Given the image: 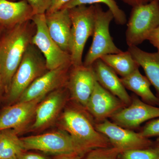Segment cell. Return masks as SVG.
<instances>
[{"label": "cell", "mask_w": 159, "mask_h": 159, "mask_svg": "<svg viewBox=\"0 0 159 159\" xmlns=\"http://www.w3.org/2000/svg\"><path fill=\"white\" fill-rule=\"evenodd\" d=\"M72 102L61 113L60 126L75 140L83 155L96 148L112 147L108 139L97 130L95 121L88 112Z\"/></svg>", "instance_id": "cell-1"}, {"label": "cell", "mask_w": 159, "mask_h": 159, "mask_svg": "<svg viewBox=\"0 0 159 159\" xmlns=\"http://www.w3.org/2000/svg\"><path fill=\"white\" fill-rule=\"evenodd\" d=\"M36 29L33 21L29 20L6 29L0 37V67L7 94Z\"/></svg>", "instance_id": "cell-2"}, {"label": "cell", "mask_w": 159, "mask_h": 159, "mask_svg": "<svg viewBox=\"0 0 159 159\" xmlns=\"http://www.w3.org/2000/svg\"><path fill=\"white\" fill-rule=\"evenodd\" d=\"M48 70L43 55L36 46L30 44L11 80L7 93L9 102H17L29 86Z\"/></svg>", "instance_id": "cell-3"}, {"label": "cell", "mask_w": 159, "mask_h": 159, "mask_svg": "<svg viewBox=\"0 0 159 159\" xmlns=\"http://www.w3.org/2000/svg\"><path fill=\"white\" fill-rule=\"evenodd\" d=\"M68 9L72 22L69 51L71 62L73 66L82 65L86 43L94 33L95 5H81Z\"/></svg>", "instance_id": "cell-4"}, {"label": "cell", "mask_w": 159, "mask_h": 159, "mask_svg": "<svg viewBox=\"0 0 159 159\" xmlns=\"http://www.w3.org/2000/svg\"><path fill=\"white\" fill-rule=\"evenodd\" d=\"M159 26V2L152 0L147 4L132 7L125 32L129 47L138 46Z\"/></svg>", "instance_id": "cell-5"}, {"label": "cell", "mask_w": 159, "mask_h": 159, "mask_svg": "<svg viewBox=\"0 0 159 159\" xmlns=\"http://www.w3.org/2000/svg\"><path fill=\"white\" fill-rule=\"evenodd\" d=\"M95 21L93 40L89 50L86 55L84 65L90 66L104 55L118 54L122 52L117 48L110 33L111 22L114 20L109 10L104 11L99 4H95Z\"/></svg>", "instance_id": "cell-6"}, {"label": "cell", "mask_w": 159, "mask_h": 159, "mask_svg": "<svg viewBox=\"0 0 159 159\" xmlns=\"http://www.w3.org/2000/svg\"><path fill=\"white\" fill-rule=\"evenodd\" d=\"M25 150H37L51 154L76 153L82 157L79 146L66 131L50 132L20 138Z\"/></svg>", "instance_id": "cell-7"}, {"label": "cell", "mask_w": 159, "mask_h": 159, "mask_svg": "<svg viewBox=\"0 0 159 159\" xmlns=\"http://www.w3.org/2000/svg\"><path fill=\"white\" fill-rule=\"evenodd\" d=\"M31 20L36 28L31 43L36 46L43 55L48 70L72 64L70 54L61 50L49 34L45 14L34 15Z\"/></svg>", "instance_id": "cell-8"}, {"label": "cell", "mask_w": 159, "mask_h": 159, "mask_svg": "<svg viewBox=\"0 0 159 159\" xmlns=\"http://www.w3.org/2000/svg\"><path fill=\"white\" fill-rule=\"evenodd\" d=\"M97 130L105 136L112 147L121 151L152 147L153 142L142 136L140 133L123 128L108 119L96 123Z\"/></svg>", "instance_id": "cell-9"}, {"label": "cell", "mask_w": 159, "mask_h": 159, "mask_svg": "<svg viewBox=\"0 0 159 159\" xmlns=\"http://www.w3.org/2000/svg\"><path fill=\"white\" fill-rule=\"evenodd\" d=\"M70 95L66 87L51 92L38 105L29 131L37 132L53 125L67 104Z\"/></svg>", "instance_id": "cell-10"}, {"label": "cell", "mask_w": 159, "mask_h": 159, "mask_svg": "<svg viewBox=\"0 0 159 159\" xmlns=\"http://www.w3.org/2000/svg\"><path fill=\"white\" fill-rule=\"evenodd\" d=\"M72 66V64L66 65L48 71L29 86L17 102H25L45 97L53 91L66 87Z\"/></svg>", "instance_id": "cell-11"}, {"label": "cell", "mask_w": 159, "mask_h": 159, "mask_svg": "<svg viewBox=\"0 0 159 159\" xmlns=\"http://www.w3.org/2000/svg\"><path fill=\"white\" fill-rule=\"evenodd\" d=\"M128 106L120 110L111 117L112 122L123 128L132 129L144 122L159 118V107L143 102L136 96L131 97Z\"/></svg>", "instance_id": "cell-12"}, {"label": "cell", "mask_w": 159, "mask_h": 159, "mask_svg": "<svg viewBox=\"0 0 159 159\" xmlns=\"http://www.w3.org/2000/svg\"><path fill=\"white\" fill-rule=\"evenodd\" d=\"M97 81L92 66H72L66 85L72 102L85 109Z\"/></svg>", "instance_id": "cell-13"}, {"label": "cell", "mask_w": 159, "mask_h": 159, "mask_svg": "<svg viewBox=\"0 0 159 159\" xmlns=\"http://www.w3.org/2000/svg\"><path fill=\"white\" fill-rule=\"evenodd\" d=\"M44 97L17 102L4 109L0 114V131L12 129L17 134L24 131L34 118L38 105Z\"/></svg>", "instance_id": "cell-14"}, {"label": "cell", "mask_w": 159, "mask_h": 159, "mask_svg": "<svg viewBox=\"0 0 159 159\" xmlns=\"http://www.w3.org/2000/svg\"><path fill=\"white\" fill-rule=\"evenodd\" d=\"M126 105L97 81L85 107L96 123L102 122Z\"/></svg>", "instance_id": "cell-15"}, {"label": "cell", "mask_w": 159, "mask_h": 159, "mask_svg": "<svg viewBox=\"0 0 159 159\" xmlns=\"http://www.w3.org/2000/svg\"><path fill=\"white\" fill-rule=\"evenodd\" d=\"M45 16L51 38L61 50L69 53L72 22L69 9L62 8L54 12H46Z\"/></svg>", "instance_id": "cell-16"}, {"label": "cell", "mask_w": 159, "mask_h": 159, "mask_svg": "<svg viewBox=\"0 0 159 159\" xmlns=\"http://www.w3.org/2000/svg\"><path fill=\"white\" fill-rule=\"evenodd\" d=\"M92 66L97 82L103 88L120 99L126 106L129 105L131 102V97L115 71L100 58L96 60Z\"/></svg>", "instance_id": "cell-17"}, {"label": "cell", "mask_w": 159, "mask_h": 159, "mask_svg": "<svg viewBox=\"0 0 159 159\" xmlns=\"http://www.w3.org/2000/svg\"><path fill=\"white\" fill-rule=\"evenodd\" d=\"M33 16L31 6L25 0H0V26L5 29L31 20Z\"/></svg>", "instance_id": "cell-18"}, {"label": "cell", "mask_w": 159, "mask_h": 159, "mask_svg": "<svg viewBox=\"0 0 159 159\" xmlns=\"http://www.w3.org/2000/svg\"><path fill=\"white\" fill-rule=\"evenodd\" d=\"M134 59L142 67L151 84L157 92L159 99V52L149 53L138 48L137 46L129 47Z\"/></svg>", "instance_id": "cell-19"}, {"label": "cell", "mask_w": 159, "mask_h": 159, "mask_svg": "<svg viewBox=\"0 0 159 159\" xmlns=\"http://www.w3.org/2000/svg\"><path fill=\"white\" fill-rule=\"evenodd\" d=\"M120 80L125 89L134 93L143 102L159 107V99L152 92L151 84L146 76L141 74L139 69Z\"/></svg>", "instance_id": "cell-20"}, {"label": "cell", "mask_w": 159, "mask_h": 159, "mask_svg": "<svg viewBox=\"0 0 159 159\" xmlns=\"http://www.w3.org/2000/svg\"><path fill=\"white\" fill-rule=\"evenodd\" d=\"M100 58L122 77L129 76L140 67L128 51L107 54Z\"/></svg>", "instance_id": "cell-21"}, {"label": "cell", "mask_w": 159, "mask_h": 159, "mask_svg": "<svg viewBox=\"0 0 159 159\" xmlns=\"http://www.w3.org/2000/svg\"><path fill=\"white\" fill-rule=\"evenodd\" d=\"M25 150L20 138L12 129L1 131L0 135V159H17V155Z\"/></svg>", "instance_id": "cell-22"}, {"label": "cell", "mask_w": 159, "mask_h": 159, "mask_svg": "<svg viewBox=\"0 0 159 159\" xmlns=\"http://www.w3.org/2000/svg\"><path fill=\"white\" fill-rule=\"evenodd\" d=\"M102 3L108 7L112 13L114 20L117 25H123L127 22L125 12L119 8L115 0H72L62 8L70 9L81 5H92Z\"/></svg>", "instance_id": "cell-23"}, {"label": "cell", "mask_w": 159, "mask_h": 159, "mask_svg": "<svg viewBox=\"0 0 159 159\" xmlns=\"http://www.w3.org/2000/svg\"><path fill=\"white\" fill-rule=\"evenodd\" d=\"M118 159H159V151L153 147L132 149L119 153Z\"/></svg>", "instance_id": "cell-24"}, {"label": "cell", "mask_w": 159, "mask_h": 159, "mask_svg": "<svg viewBox=\"0 0 159 159\" xmlns=\"http://www.w3.org/2000/svg\"><path fill=\"white\" fill-rule=\"evenodd\" d=\"M121 152L113 147L96 148L89 152L85 159H118Z\"/></svg>", "instance_id": "cell-25"}, {"label": "cell", "mask_w": 159, "mask_h": 159, "mask_svg": "<svg viewBox=\"0 0 159 159\" xmlns=\"http://www.w3.org/2000/svg\"><path fill=\"white\" fill-rule=\"evenodd\" d=\"M139 133L142 136L148 139L159 137V118L152 119L146 122Z\"/></svg>", "instance_id": "cell-26"}, {"label": "cell", "mask_w": 159, "mask_h": 159, "mask_svg": "<svg viewBox=\"0 0 159 159\" xmlns=\"http://www.w3.org/2000/svg\"><path fill=\"white\" fill-rule=\"evenodd\" d=\"M31 6L33 14H45L50 8L52 0H25Z\"/></svg>", "instance_id": "cell-27"}, {"label": "cell", "mask_w": 159, "mask_h": 159, "mask_svg": "<svg viewBox=\"0 0 159 159\" xmlns=\"http://www.w3.org/2000/svg\"><path fill=\"white\" fill-rule=\"evenodd\" d=\"M17 159H49L41 154L29 152L27 150L21 152L17 155Z\"/></svg>", "instance_id": "cell-28"}, {"label": "cell", "mask_w": 159, "mask_h": 159, "mask_svg": "<svg viewBox=\"0 0 159 159\" xmlns=\"http://www.w3.org/2000/svg\"><path fill=\"white\" fill-rule=\"evenodd\" d=\"M159 52V26L151 32L147 39Z\"/></svg>", "instance_id": "cell-29"}, {"label": "cell", "mask_w": 159, "mask_h": 159, "mask_svg": "<svg viewBox=\"0 0 159 159\" xmlns=\"http://www.w3.org/2000/svg\"><path fill=\"white\" fill-rule=\"evenodd\" d=\"M72 0H52L50 8L47 12H52L62 9L66 4Z\"/></svg>", "instance_id": "cell-30"}, {"label": "cell", "mask_w": 159, "mask_h": 159, "mask_svg": "<svg viewBox=\"0 0 159 159\" xmlns=\"http://www.w3.org/2000/svg\"><path fill=\"white\" fill-rule=\"evenodd\" d=\"M121 1L125 4L133 7L147 4L152 2V0H121Z\"/></svg>", "instance_id": "cell-31"}, {"label": "cell", "mask_w": 159, "mask_h": 159, "mask_svg": "<svg viewBox=\"0 0 159 159\" xmlns=\"http://www.w3.org/2000/svg\"><path fill=\"white\" fill-rule=\"evenodd\" d=\"M82 157L76 153L64 154L57 155L53 159H81Z\"/></svg>", "instance_id": "cell-32"}, {"label": "cell", "mask_w": 159, "mask_h": 159, "mask_svg": "<svg viewBox=\"0 0 159 159\" xmlns=\"http://www.w3.org/2000/svg\"><path fill=\"white\" fill-rule=\"evenodd\" d=\"M4 92L6 93V89H5L2 75V71H1V67H0V97L2 96Z\"/></svg>", "instance_id": "cell-33"}, {"label": "cell", "mask_w": 159, "mask_h": 159, "mask_svg": "<svg viewBox=\"0 0 159 159\" xmlns=\"http://www.w3.org/2000/svg\"><path fill=\"white\" fill-rule=\"evenodd\" d=\"M152 147L156 148L159 151V137L157 139L155 142H153V145Z\"/></svg>", "instance_id": "cell-34"}, {"label": "cell", "mask_w": 159, "mask_h": 159, "mask_svg": "<svg viewBox=\"0 0 159 159\" xmlns=\"http://www.w3.org/2000/svg\"><path fill=\"white\" fill-rule=\"evenodd\" d=\"M4 29H5L4 28L0 26V37H1V35H2V34L3 33V31H4L3 30H4Z\"/></svg>", "instance_id": "cell-35"}, {"label": "cell", "mask_w": 159, "mask_h": 159, "mask_svg": "<svg viewBox=\"0 0 159 159\" xmlns=\"http://www.w3.org/2000/svg\"><path fill=\"white\" fill-rule=\"evenodd\" d=\"M9 1H13V2H15V0H9Z\"/></svg>", "instance_id": "cell-36"}, {"label": "cell", "mask_w": 159, "mask_h": 159, "mask_svg": "<svg viewBox=\"0 0 159 159\" xmlns=\"http://www.w3.org/2000/svg\"><path fill=\"white\" fill-rule=\"evenodd\" d=\"M1 131H0V135H1Z\"/></svg>", "instance_id": "cell-37"}, {"label": "cell", "mask_w": 159, "mask_h": 159, "mask_svg": "<svg viewBox=\"0 0 159 159\" xmlns=\"http://www.w3.org/2000/svg\"><path fill=\"white\" fill-rule=\"evenodd\" d=\"M158 1H159V0H158Z\"/></svg>", "instance_id": "cell-38"}]
</instances>
